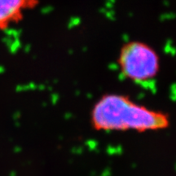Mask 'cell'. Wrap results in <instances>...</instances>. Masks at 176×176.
Returning <instances> with one entry per match:
<instances>
[{
    "mask_svg": "<svg viewBox=\"0 0 176 176\" xmlns=\"http://www.w3.org/2000/svg\"><path fill=\"white\" fill-rule=\"evenodd\" d=\"M90 124L97 131L147 132L166 129L169 116L148 108L125 95L109 93L95 103Z\"/></svg>",
    "mask_w": 176,
    "mask_h": 176,
    "instance_id": "cell-1",
    "label": "cell"
},
{
    "mask_svg": "<svg viewBox=\"0 0 176 176\" xmlns=\"http://www.w3.org/2000/svg\"><path fill=\"white\" fill-rule=\"evenodd\" d=\"M38 3V0H0V31L20 23L25 13Z\"/></svg>",
    "mask_w": 176,
    "mask_h": 176,
    "instance_id": "cell-3",
    "label": "cell"
},
{
    "mask_svg": "<svg viewBox=\"0 0 176 176\" xmlns=\"http://www.w3.org/2000/svg\"><path fill=\"white\" fill-rule=\"evenodd\" d=\"M117 65L125 78L135 83H146L157 76L161 61L152 46L141 41H131L120 50Z\"/></svg>",
    "mask_w": 176,
    "mask_h": 176,
    "instance_id": "cell-2",
    "label": "cell"
}]
</instances>
